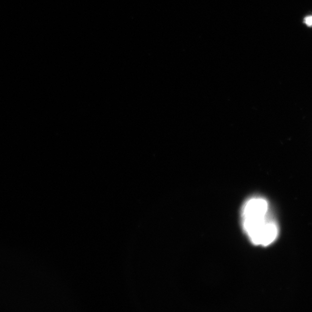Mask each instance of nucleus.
<instances>
[{"label":"nucleus","mask_w":312,"mask_h":312,"mask_svg":"<svg viewBox=\"0 0 312 312\" xmlns=\"http://www.w3.org/2000/svg\"><path fill=\"white\" fill-rule=\"evenodd\" d=\"M305 22L309 26H312V17H308L305 18Z\"/></svg>","instance_id":"nucleus-2"},{"label":"nucleus","mask_w":312,"mask_h":312,"mask_svg":"<svg viewBox=\"0 0 312 312\" xmlns=\"http://www.w3.org/2000/svg\"><path fill=\"white\" fill-rule=\"evenodd\" d=\"M268 211V203L261 197L252 198L243 206V228L256 245L267 246L277 238V225L269 218Z\"/></svg>","instance_id":"nucleus-1"}]
</instances>
